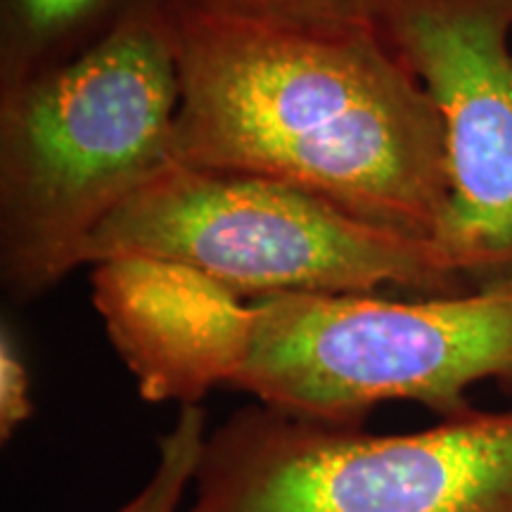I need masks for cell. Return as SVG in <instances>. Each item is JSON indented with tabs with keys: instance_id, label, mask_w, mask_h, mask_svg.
<instances>
[{
	"instance_id": "ba28073f",
	"label": "cell",
	"mask_w": 512,
	"mask_h": 512,
	"mask_svg": "<svg viewBox=\"0 0 512 512\" xmlns=\"http://www.w3.org/2000/svg\"><path fill=\"white\" fill-rule=\"evenodd\" d=\"M389 3L392 0H176V5L209 15L323 34L380 31Z\"/></svg>"
},
{
	"instance_id": "8992f818",
	"label": "cell",
	"mask_w": 512,
	"mask_h": 512,
	"mask_svg": "<svg viewBox=\"0 0 512 512\" xmlns=\"http://www.w3.org/2000/svg\"><path fill=\"white\" fill-rule=\"evenodd\" d=\"M380 34L444 126L439 259L470 290L512 280V0H392Z\"/></svg>"
},
{
	"instance_id": "3957f363",
	"label": "cell",
	"mask_w": 512,
	"mask_h": 512,
	"mask_svg": "<svg viewBox=\"0 0 512 512\" xmlns=\"http://www.w3.org/2000/svg\"><path fill=\"white\" fill-rule=\"evenodd\" d=\"M174 8L0 91V283L12 302L76 271L95 230L171 162Z\"/></svg>"
},
{
	"instance_id": "9c48e42d",
	"label": "cell",
	"mask_w": 512,
	"mask_h": 512,
	"mask_svg": "<svg viewBox=\"0 0 512 512\" xmlns=\"http://www.w3.org/2000/svg\"><path fill=\"white\" fill-rule=\"evenodd\" d=\"M202 406H181V415L159 439L157 467L143 489L117 512H181L207 439Z\"/></svg>"
},
{
	"instance_id": "277c9868",
	"label": "cell",
	"mask_w": 512,
	"mask_h": 512,
	"mask_svg": "<svg viewBox=\"0 0 512 512\" xmlns=\"http://www.w3.org/2000/svg\"><path fill=\"white\" fill-rule=\"evenodd\" d=\"M147 259L183 266L247 302L280 294L420 297L470 287L432 242L373 226L271 178L169 162L95 230L81 266Z\"/></svg>"
},
{
	"instance_id": "52a82bcc",
	"label": "cell",
	"mask_w": 512,
	"mask_h": 512,
	"mask_svg": "<svg viewBox=\"0 0 512 512\" xmlns=\"http://www.w3.org/2000/svg\"><path fill=\"white\" fill-rule=\"evenodd\" d=\"M176 0H0V91L74 60Z\"/></svg>"
},
{
	"instance_id": "6da1fadb",
	"label": "cell",
	"mask_w": 512,
	"mask_h": 512,
	"mask_svg": "<svg viewBox=\"0 0 512 512\" xmlns=\"http://www.w3.org/2000/svg\"><path fill=\"white\" fill-rule=\"evenodd\" d=\"M171 162L271 178L432 242L446 140L425 86L380 31L268 27L176 5Z\"/></svg>"
},
{
	"instance_id": "5b68a950",
	"label": "cell",
	"mask_w": 512,
	"mask_h": 512,
	"mask_svg": "<svg viewBox=\"0 0 512 512\" xmlns=\"http://www.w3.org/2000/svg\"><path fill=\"white\" fill-rule=\"evenodd\" d=\"M181 512H512V406L373 434L252 403L207 432Z\"/></svg>"
},
{
	"instance_id": "30bf717a",
	"label": "cell",
	"mask_w": 512,
	"mask_h": 512,
	"mask_svg": "<svg viewBox=\"0 0 512 512\" xmlns=\"http://www.w3.org/2000/svg\"><path fill=\"white\" fill-rule=\"evenodd\" d=\"M34 415L31 375L17 344L15 330L3 323L0 330V441L8 444L19 427Z\"/></svg>"
},
{
	"instance_id": "7a4b0ae2",
	"label": "cell",
	"mask_w": 512,
	"mask_h": 512,
	"mask_svg": "<svg viewBox=\"0 0 512 512\" xmlns=\"http://www.w3.org/2000/svg\"><path fill=\"white\" fill-rule=\"evenodd\" d=\"M479 382L512 394V280L460 294L235 297L211 285L188 373L190 399L238 389L273 411L366 427L389 401L441 420L475 411Z\"/></svg>"
}]
</instances>
